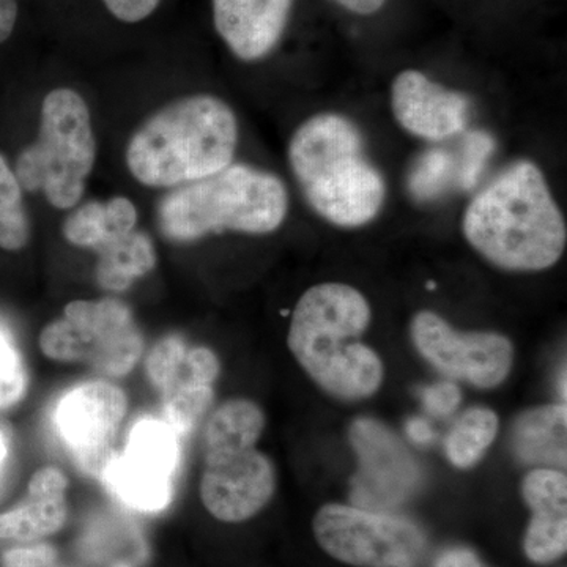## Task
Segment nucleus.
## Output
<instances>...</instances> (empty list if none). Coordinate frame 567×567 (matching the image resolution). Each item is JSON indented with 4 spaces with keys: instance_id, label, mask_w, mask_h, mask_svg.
Instances as JSON below:
<instances>
[{
    "instance_id": "nucleus-1",
    "label": "nucleus",
    "mask_w": 567,
    "mask_h": 567,
    "mask_svg": "<svg viewBox=\"0 0 567 567\" xmlns=\"http://www.w3.org/2000/svg\"><path fill=\"white\" fill-rule=\"evenodd\" d=\"M462 230L484 259L511 271L547 270L567 244L565 216L532 162L513 164L477 193Z\"/></svg>"
},
{
    "instance_id": "nucleus-2",
    "label": "nucleus",
    "mask_w": 567,
    "mask_h": 567,
    "mask_svg": "<svg viewBox=\"0 0 567 567\" xmlns=\"http://www.w3.org/2000/svg\"><path fill=\"white\" fill-rule=\"evenodd\" d=\"M372 311L360 290L341 282L317 284L295 306L287 344L306 374L344 401L371 398L382 386L379 354L358 339Z\"/></svg>"
},
{
    "instance_id": "nucleus-3",
    "label": "nucleus",
    "mask_w": 567,
    "mask_h": 567,
    "mask_svg": "<svg viewBox=\"0 0 567 567\" xmlns=\"http://www.w3.org/2000/svg\"><path fill=\"white\" fill-rule=\"evenodd\" d=\"M237 144L233 107L197 93L167 103L142 123L126 145V166L142 185L177 188L226 169Z\"/></svg>"
},
{
    "instance_id": "nucleus-4",
    "label": "nucleus",
    "mask_w": 567,
    "mask_h": 567,
    "mask_svg": "<svg viewBox=\"0 0 567 567\" xmlns=\"http://www.w3.org/2000/svg\"><path fill=\"white\" fill-rule=\"evenodd\" d=\"M364 151L357 125L331 112L301 123L290 140V167L306 200L334 226H364L385 203L386 183Z\"/></svg>"
},
{
    "instance_id": "nucleus-5",
    "label": "nucleus",
    "mask_w": 567,
    "mask_h": 567,
    "mask_svg": "<svg viewBox=\"0 0 567 567\" xmlns=\"http://www.w3.org/2000/svg\"><path fill=\"white\" fill-rule=\"evenodd\" d=\"M289 193L281 178L246 164L186 185L163 197L156 219L163 237L189 244L205 235L275 233L286 221Z\"/></svg>"
},
{
    "instance_id": "nucleus-6",
    "label": "nucleus",
    "mask_w": 567,
    "mask_h": 567,
    "mask_svg": "<svg viewBox=\"0 0 567 567\" xmlns=\"http://www.w3.org/2000/svg\"><path fill=\"white\" fill-rule=\"evenodd\" d=\"M96 159L91 111L73 89H54L41 104L39 140L18 156L21 188L41 192L59 210L80 204Z\"/></svg>"
},
{
    "instance_id": "nucleus-7",
    "label": "nucleus",
    "mask_w": 567,
    "mask_h": 567,
    "mask_svg": "<svg viewBox=\"0 0 567 567\" xmlns=\"http://www.w3.org/2000/svg\"><path fill=\"white\" fill-rule=\"evenodd\" d=\"M44 357L81 363L106 377H123L140 363L144 338L132 309L117 298L76 300L40 334Z\"/></svg>"
},
{
    "instance_id": "nucleus-8",
    "label": "nucleus",
    "mask_w": 567,
    "mask_h": 567,
    "mask_svg": "<svg viewBox=\"0 0 567 567\" xmlns=\"http://www.w3.org/2000/svg\"><path fill=\"white\" fill-rule=\"evenodd\" d=\"M319 546L354 567H417L427 537L415 522L390 513L330 503L312 522Z\"/></svg>"
},
{
    "instance_id": "nucleus-9",
    "label": "nucleus",
    "mask_w": 567,
    "mask_h": 567,
    "mask_svg": "<svg viewBox=\"0 0 567 567\" xmlns=\"http://www.w3.org/2000/svg\"><path fill=\"white\" fill-rule=\"evenodd\" d=\"M181 464V436L164 420L142 417L104 468V486L125 505L156 513L169 505Z\"/></svg>"
},
{
    "instance_id": "nucleus-10",
    "label": "nucleus",
    "mask_w": 567,
    "mask_h": 567,
    "mask_svg": "<svg viewBox=\"0 0 567 567\" xmlns=\"http://www.w3.org/2000/svg\"><path fill=\"white\" fill-rule=\"evenodd\" d=\"M145 372L162 395L164 421L182 436L207 415L221 364L207 347L189 349L181 336L171 334L147 354Z\"/></svg>"
},
{
    "instance_id": "nucleus-11",
    "label": "nucleus",
    "mask_w": 567,
    "mask_h": 567,
    "mask_svg": "<svg viewBox=\"0 0 567 567\" xmlns=\"http://www.w3.org/2000/svg\"><path fill=\"white\" fill-rule=\"evenodd\" d=\"M410 333L417 352L436 371L483 390L502 385L513 368V344L506 336L462 333L432 311L417 312Z\"/></svg>"
},
{
    "instance_id": "nucleus-12",
    "label": "nucleus",
    "mask_w": 567,
    "mask_h": 567,
    "mask_svg": "<svg viewBox=\"0 0 567 567\" xmlns=\"http://www.w3.org/2000/svg\"><path fill=\"white\" fill-rule=\"evenodd\" d=\"M128 412V399L114 383H82L55 406L54 424L78 468L102 477L115 456V440Z\"/></svg>"
},
{
    "instance_id": "nucleus-13",
    "label": "nucleus",
    "mask_w": 567,
    "mask_h": 567,
    "mask_svg": "<svg viewBox=\"0 0 567 567\" xmlns=\"http://www.w3.org/2000/svg\"><path fill=\"white\" fill-rule=\"evenodd\" d=\"M350 442L360 458L352 483V499L358 507L386 513L409 499L420 486L421 472L415 458L379 421H354Z\"/></svg>"
},
{
    "instance_id": "nucleus-14",
    "label": "nucleus",
    "mask_w": 567,
    "mask_h": 567,
    "mask_svg": "<svg viewBox=\"0 0 567 567\" xmlns=\"http://www.w3.org/2000/svg\"><path fill=\"white\" fill-rule=\"evenodd\" d=\"M276 472L256 446L205 453L199 494L205 509L226 524H240L274 498Z\"/></svg>"
},
{
    "instance_id": "nucleus-15",
    "label": "nucleus",
    "mask_w": 567,
    "mask_h": 567,
    "mask_svg": "<svg viewBox=\"0 0 567 567\" xmlns=\"http://www.w3.org/2000/svg\"><path fill=\"white\" fill-rule=\"evenodd\" d=\"M391 106L399 125L420 140L439 142L464 132L470 102L464 93L429 80L416 70H405L391 85Z\"/></svg>"
},
{
    "instance_id": "nucleus-16",
    "label": "nucleus",
    "mask_w": 567,
    "mask_h": 567,
    "mask_svg": "<svg viewBox=\"0 0 567 567\" xmlns=\"http://www.w3.org/2000/svg\"><path fill=\"white\" fill-rule=\"evenodd\" d=\"M293 0H213L216 32L235 58L256 62L281 40Z\"/></svg>"
},
{
    "instance_id": "nucleus-17",
    "label": "nucleus",
    "mask_w": 567,
    "mask_h": 567,
    "mask_svg": "<svg viewBox=\"0 0 567 567\" xmlns=\"http://www.w3.org/2000/svg\"><path fill=\"white\" fill-rule=\"evenodd\" d=\"M522 496L533 511L525 555L536 565H550L567 550V477L559 468L532 470L522 483Z\"/></svg>"
},
{
    "instance_id": "nucleus-18",
    "label": "nucleus",
    "mask_w": 567,
    "mask_h": 567,
    "mask_svg": "<svg viewBox=\"0 0 567 567\" xmlns=\"http://www.w3.org/2000/svg\"><path fill=\"white\" fill-rule=\"evenodd\" d=\"M69 480L59 466L33 473L28 496L13 509L0 514V546L29 544L58 533L69 516Z\"/></svg>"
},
{
    "instance_id": "nucleus-19",
    "label": "nucleus",
    "mask_w": 567,
    "mask_h": 567,
    "mask_svg": "<svg viewBox=\"0 0 567 567\" xmlns=\"http://www.w3.org/2000/svg\"><path fill=\"white\" fill-rule=\"evenodd\" d=\"M566 404L543 405L528 410L514 424V454L525 464L566 466Z\"/></svg>"
},
{
    "instance_id": "nucleus-20",
    "label": "nucleus",
    "mask_w": 567,
    "mask_h": 567,
    "mask_svg": "<svg viewBox=\"0 0 567 567\" xmlns=\"http://www.w3.org/2000/svg\"><path fill=\"white\" fill-rule=\"evenodd\" d=\"M137 210L126 197H112L107 203L91 200L70 213L63 221L65 240L80 248L100 251L136 229Z\"/></svg>"
},
{
    "instance_id": "nucleus-21",
    "label": "nucleus",
    "mask_w": 567,
    "mask_h": 567,
    "mask_svg": "<svg viewBox=\"0 0 567 567\" xmlns=\"http://www.w3.org/2000/svg\"><path fill=\"white\" fill-rule=\"evenodd\" d=\"M96 254V281L110 292H125L142 276L151 274L156 265L152 238L136 229Z\"/></svg>"
},
{
    "instance_id": "nucleus-22",
    "label": "nucleus",
    "mask_w": 567,
    "mask_h": 567,
    "mask_svg": "<svg viewBox=\"0 0 567 567\" xmlns=\"http://www.w3.org/2000/svg\"><path fill=\"white\" fill-rule=\"evenodd\" d=\"M265 429V413L249 399H233L219 405L205 424V453L256 446Z\"/></svg>"
},
{
    "instance_id": "nucleus-23",
    "label": "nucleus",
    "mask_w": 567,
    "mask_h": 567,
    "mask_svg": "<svg viewBox=\"0 0 567 567\" xmlns=\"http://www.w3.org/2000/svg\"><path fill=\"white\" fill-rule=\"evenodd\" d=\"M498 416L486 406H473L457 417L445 440L446 456L457 468L476 465L495 442Z\"/></svg>"
},
{
    "instance_id": "nucleus-24",
    "label": "nucleus",
    "mask_w": 567,
    "mask_h": 567,
    "mask_svg": "<svg viewBox=\"0 0 567 567\" xmlns=\"http://www.w3.org/2000/svg\"><path fill=\"white\" fill-rule=\"evenodd\" d=\"M31 237L28 213L22 203V188L17 175L0 155V248L18 251Z\"/></svg>"
},
{
    "instance_id": "nucleus-25",
    "label": "nucleus",
    "mask_w": 567,
    "mask_h": 567,
    "mask_svg": "<svg viewBox=\"0 0 567 567\" xmlns=\"http://www.w3.org/2000/svg\"><path fill=\"white\" fill-rule=\"evenodd\" d=\"M454 175V158L443 151H431L421 156L410 174V189L417 199H432L445 192Z\"/></svg>"
},
{
    "instance_id": "nucleus-26",
    "label": "nucleus",
    "mask_w": 567,
    "mask_h": 567,
    "mask_svg": "<svg viewBox=\"0 0 567 567\" xmlns=\"http://www.w3.org/2000/svg\"><path fill=\"white\" fill-rule=\"evenodd\" d=\"M28 390V372L21 354L6 330L0 328V409L21 401Z\"/></svg>"
},
{
    "instance_id": "nucleus-27",
    "label": "nucleus",
    "mask_w": 567,
    "mask_h": 567,
    "mask_svg": "<svg viewBox=\"0 0 567 567\" xmlns=\"http://www.w3.org/2000/svg\"><path fill=\"white\" fill-rule=\"evenodd\" d=\"M494 140L486 133L475 132L466 136L464 158L458 169V182L465 189L476 185L481 169L487 162L488 155L494 152Z\"/></svg>"
},
{
    "instance_id": "nucleus-28",
    "label": "nucleus",
    "mask_w": 567,
    "mask_h": 567,
    "mask_svg": "<svg viewBox=\"0 0 567 567\" xmlns=\"http://www.w3.org/2000/svg\"><path fill=\"white\" fill-rule=\"evenodd\" d=\"M421 399L432 416L446 417L453 415L461 405L462 393L453 382H440L421 390Z\"/></svg>"
},
{
    "instance_id": "nucleus-29",
    "label": "nucleus",
    "mask_w": 567,
    "mask_h": 567,
    "mask_svg": "<svg viewBox=\"0 0 567 567\" xmlns=\"http://www.w3.org/2000/svg\"><path fill=\"white\" fill-rule=\"evenodd\" d=\"M54 559L50 546L18 547L3 555L2 567H51Z\"/></svg>"
},
{
    "instance_id": "nucleus-30",
    "label": "nucleus",
    "mask_w": 567,
    "mask_h": 567,
    "mask_svg": "<svg viewBox=\"0 0 567 567\" xmlns=\"http://www.w3.org/2000/svg\"><path fill=\"white\" fill-rule=\"evenodd\" d=\"M162 0H103L106 9L114 14L117 20L134 24V22L144 21L151 17L153 11L158 9Z\"/></svg>"
},
{
    "instance_id": "nucleus-31",
    "label": "nucleus",
    "mask_w": 567,
    "mask_h": 567,
    "mask_svg": "<svg viewBox=\"0 0 567 567\" xmlns=\"http://www.w3.org/2000/svg\"><path fill=\"white\" fill-rule=\"evenodd\" d=\"M434 567H487L481 561L475 551L465 547L447 548L439 558Z\"/></svg>"
},
{
    "instance_id": "nucleus-32",
    "label": "nucleus",
    "mask_w": 567,
    "mask_h": 567,
    "mask_svg": "<svg viewBox=\"0 0 567 567\" xmlns=\"http://www.w3.org/2000/svg\"><path fill=\"white\" fill-rule=\"evenodd\" d=\"M18 20L17 0H0V43L9 40Z\"/></svg>"
},
{
    "instance_id": "nucleus-33",
    "label": "nucleus",
    "mask_w": 567,
    "mask_h": 567,
    "mask_svg": "<svg viewBox=\"0 0 567 567\" xmlns=\"http://www.w3.org/2000/svg\"><path fill=\"white\" fill-rule=\"evenodd\" d=\"M406 435L416 445H429L434 440V432H432L431 425L421 420V417H413V420L406 423Z\"/></svg>"
},
{
    "instance_id": "nucleus-34",
    "label": "nucleus",
    "mask_w": 567,
    "mask_h": 567,
    "mask_svg": "<svg viewBox=\"0 0 567 567\" xmlns=\"http://www.w3.org/2000/svg\"><path fill=\"white\" fill-rule=\"evenodd\" d=\"M334 2L341 6L342 9L352 11L354 14L369 17V14H374L377 11L382 10L386 0H334Z\"/></svg>"
},
{
    "instance_id": "nucleus-35",
    "label": "nucleus",
    "mask_w": 567,
    "mask_h": 567,
    "mask_svg": "<svg viewBox=\"0 0 567 567\" xmlns=\"http://www.w3.org/2000/svg\"><path fill=\"white\" fill-rule=\"evenodd\" d=\"M7 453H9V443H7L6 434L0 431V468H2L3 461H6Z\"/></svg>"
}]
</instances>
